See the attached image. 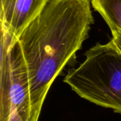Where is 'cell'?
I'll return each instance as SVG.
<instances>
[{
	"label": "cell",
	"instance_id": "obj_1",
	"mask_svg": "<svg viewBox=\"0 0 121 121\" xmlns=\"http://www.w3.org/2000/svg\"><path fill=\"white\" fill-rule=\"evenodd\" d=\"M91 0H50L18 38L28 73L31 121L53 82L76 58L94 22Z\"/></svg>",
	"mask_w": 121,
	"mask_h": 121
},
{
	"label": "cell",
	"instance_id": "obj_2",
	"mask_svg": "<svg viewBox=\"0 0 121 121\" xmlns=\"http://www.w3.org/2000/svg\"><path fill=\"white\" fill-rule=\"evenodd\" d=\"M63 82L81 98L121 114V52L111 40L89 49Z\"/></svg>",
	"mask_w": 121,
	"mask_h": 121
},
{
	"label": "cell",
	"instance_id": "obj_3",
	"mask_svg": "<svg viewBox=\"0 0 121 121\" xmlns=\"http://www.w3.org/2000/svg\"><path fill=\"white\" fill-rule=\"evenodd\" d=\"M28 69L18 42L0 57V121H30Z\"/></svg>",
	"mask_w": 121,
	"mask_h": 121
},
{
	"label": "cell",
	"instance_id": "obj_4",
	"mask_svg": "<svg viewBox=\"0 0 121 121\" xmlns=\"http://www.w3.org/2000/svg\"><path fill=\"white\" fill-rule=\"evenodd\" d=\"M50 0H1L0 23L14 45L25 28Z\"/></svg>",
	"mask_w": 121,
	"mask_h": 121
},
{
	"label": "cell",
	"instance_id": "obj_5",
	"mask_svg": "<svg viewBox=\"0 0 121 121\" xmlns=\"http://www.w3.org/2000/svg\"><path fill=\"white\" fill-rule=\"evenodd\" d=\"M91 6L104 18L111 30L121 31V0H91Z\"/></svg>",
	"mask_w": 121,
	"mask_h": 121
},
{
	"label": "cell",
	"instance_id": "obj_6",
	"mask_svg": "<svg viewBox=\"0 0 121 121\" xmlns=\"http://www.w3.org/2000/svg\"><path fill=\"white\" fill-rule=\"evenodd\" d=\"M111 31L112 33V38L111 40L121 52V31L118 30H113Z\"/></svg>",
	"mask_w": 121,
	"mask_h": 121
}]
</instances>
